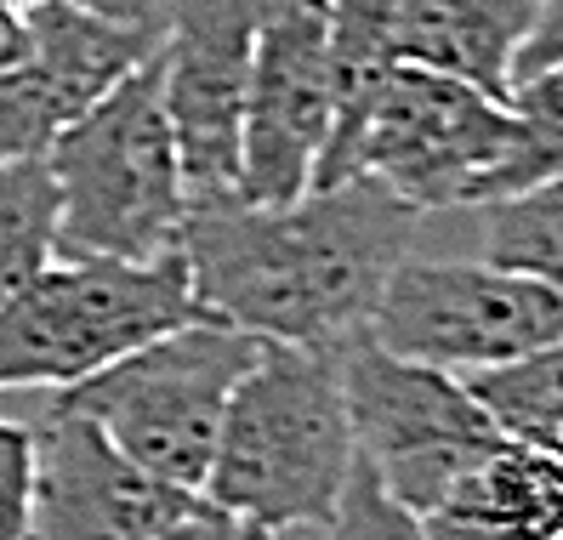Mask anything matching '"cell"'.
Segmentation results:
<instances>
[{"label": "cell", "mask_w": 563, "mask_h": 540, "mask_svg": "<svg viewBox=\"0 0 563 540\" xmlns=\"http://www.w3.org/2000/svg\"><path fill=\"white\" fill-rule=\"evenodd\" d=\"M183 489L125 461L80 410L52 398L35 421V495L23 540H148L183 513Z\"/></svg>", "instance_id": "7c38bea8"}, {"label": "cell", "mask_w": 563, "mask_h": 540, "mask_svg": "<svg viewBox=\"0 0 563 540\" xmlns=\"http://www.w3.org/2000/svg\"><path fill=\"white\" fill-rule=\"evenodd\" d=\"M393 18L399 0H324L330 23V143L319 154L313 188L353 177V143L376 109V91L393 75Z\"/></svg>", "instance_id": "9a60e30c"}, {"label": "cell", "mask_w": 563, "mask_h": 540, "mask_svg": "<svg viewBox=\"0 0 563 540\" xmlns=\"http://www.w3.org/2000/svg\"><path fill=\"white\" fill-rule=\"evenodd\" d=\"M35 495V427L0 416V540H23Z\"/></svg>", "instance_id": "44dd1931"}, {"label": "cell", "mask_w": 563, "mask_h": 540, "mask_svg": "<svg viewBox=\"0 0 563 540\" xmlns=\"http://www.w3.org/2000/svg\"><path fill=\"white\" fill-rule=\"evenodd\" d=\"M324 540H427L421 518H410L399 500H393L371 466H353V478L336 500V518L324 524Z\"/></svg>", "instance_id": "ffe728a7"}, {"label": "cell", "mask_w": 563, "mask_h": 540, "mask_svg": "<svg viewBox=\"0 0 563 540\" xmlns=\"http://www.w3.org/2000/svg\"><path fill=\"white\" fill-rule=\"evenodd\" d=\"M41 159L57 183V256L154 262L177 251L188 183L159 91V52L63 125Z\"/></svg>", "instance_id": "3957f363"}, {"label": "cell", "mask_w": 563, "mask_h": 540, "mask_svg": "<svg viewBox=\"0 0 563 540\" xmlns=\"http://www.w3.org/2000/svg\"><path fill=\"white\" fill-rule=\"evenodd\" d=\"M536 12L541 0H399L393 57L507 103Z\"/></svg>", "instance_id": "4fadbf2b"}, {"label": "cell", "mask_w": 563, "mask_h": 540, "mask_svg": "<svg viewBox=\"0 0 563 540\" xmlns=\"http://www.w3.org/2000/svg\"><path fill=\"white\" fill-rule=\"evenodd\" d=\"M364 335L399 359L473 376L563 342V290L489 267L484 256L433 262L410 251L393 267Z\"/></svg>", "instance_id": "52a82bcc"}, {"label": "cell", "mask_w": 563, "mask_h": 540, "mask_svg": "<svg viewBox=\"0 0 563 540\" xmlns=\"http://www.w3.org/2000/svg\"><path fill=\"white\" fill-rule=\"evenodd\" d=\"M507 109H512V154L501 165V177H495L489 199L563 177V63H558V69L512 80ZM489 199H484V206H489Z\"/></svg>", "instance_id": "d6986e66"}, {"label": "cell", "mask_w": 563, "mask_h": 540, "mask_svg": "<svg viewBox=\"0 0 563 540\" xmlns=\"http://www.w3.org/2000/svg\"><path fill=\"white\" fill-rule=\"evenodd\" d=\"M0 7H12V12H23V18H29L35 7H46V0H0Z\"/></svg>", "instance_id": "484cf974"}, {"label": "cell", "mask_w": 563, "mask_h": 540, "mask_svg": "<svg viewBox=\"0 0 563 540\" xmlns=\"http://www.w3.org/2000/svg\"><path fill=\"white\" fill-rule=\"evenodd\" d=\"M416 228L410 199L347 177L290 206L200 199L177 251L200 319L279 348H336L371 324L393 267L416 251Z\"/></svg>", "instance_id": "6da1fadb"}, {"label": "cell", "mask_w": 563, "mask_h": 540, "mask_svg": "<svg viewBox=\"0 0 563 540\" xmlns=\"http://www.w3.org/2000/svg\"><path fill=\"white\" fill-rule=\"evenodd\" d=\"M563 63V0H541V12H536V29H529V41L512 63V80L523 75H541V69H558Z\"/></svg>", "instance_id": "603a6c76"}, {"label": "cell", "mask_w": 563, "mask_h": 540, "mask_svg": "<svg viewBox=\"0 0 563 540\" xmlns=\"http://www.w3.org/2000/svg\"><path fill=\"white\" fill-rule=\"evenodd\" d=\"M262 0H165L159 91L172 114L188 206L240 199V120Z\"/></svg>", "instance_id": "30bf717a"}, {"label": "cell", "mask_w": 563, "mask_h": 540, "mask_svg": "<svg viewBox=\"0 0 563 540\" xmlns=\"http://www.w3.org/2000/svg\"><path fill=\"white\" fill-rule=\"evenodd\" d=\"M240 540H279V535H268V529H251V524H245V535H240Z\"/></svg>", "instance_id": "4316f807"}, {"label": "cell", "mask_w": 563, "mask_h": 540, "mask_svg": "<svg viewBox=\"0 0 563 540\" xmlns=\"http://www.w3.org/2000/svg\"><path fill=\"white\" fill-rule=\"evenodd\" d=\"M478 256L489 267H507V274L563 290V177L489 199Z\"/></svg>", "instance_id": "e0dca14e"}, {"label": "cell", "mask_w": 563, "mask_h": 540, "mask_svg": "<svg viewBox=\"0 0 563 540\" xmlns=\"http://www.w3.org/2000/svg\"><path fill=\"white\" fill-rule=\"evenodd\" d=\"M75 7L120 18V23H165V0H75Z\"/></svg>", "instance_id": "d4e9b609"}, {"label": "cell", "mask_w": 563, "mask_h": 540, "mask_svg": "<svg viewBox=\"0 0 563 540\" xmlns=\"http://www.w3.org/2000/svg\"><path fill=\"white\" fill-rule=\"evenodd\" d=\"M200 319L183 251L154 262L57 256L29 285L0 296V393L75 387L131 348Z\"/></svg>", "instance_id": "277c9868"}, {"label": "cell", "mask_w": 563, "mask_h": 540, "mask_svg": "<svg viewBox=\"0 0 563 540\" xmlns=\"http://www.w3.org/2000/svg\"><path fill=\"white\" fill-rule=\"evenodd\" d=\"M467 393L484 404V416L501 427L512 444L547 450L563 432V342H547L523 359H507L495 370H473Z\"/></svg>", "instance_id": "2e32d148"}, {"label": "cell", "mask_w": 563, "mask_h": 540, "mask_svg": "<svg viewBox=\"0 0 563 540\" xmlns=\"http://www.w3.org/2000/svg\"><path fill=\"white\" fill-rule=\"evenodd\" d=\"M165 41V23H120L75 0L29 12V57L0 75V159H41L63 125L109 97Z\"/></svg>", "instance_id": "8fae6325"}, {"label": "cell", "mask_w": 563, "mask_h": 540, "mask_svg": "<svg viewBox=\"0 0 563 540\" xmlns=\"http://www.w3.org/2000/svg\"><path fill=\"white\" fill-rule=\"evenodd\" d=\"M23 57H29V18L0 7V75H12Z\"/></svg>", "instance_id": "cb8c5ba5"}, {"label": "cell", "mask_w": 563, "mask_h": 540, "mask_svg": "<svg viewBox=\"0 0 563 540\" xmlns=\"http://www.w3.org/2000/svg\"><path fill=\"white\" fill-rule=\"evenodd\" d=\"M421 529L427 540H563V461L507 438L421 518Z\"/></svg>", "instance_id": "5bb4252c"}, {"label": "cell", "mask_w": 563, "mask_h": 540, "mask_svg": "<svg viewBox=\"0 0 563 540\" xmlns=\"http://www.w3.org/2000/svg\"><path fill=\"white\" fill-rule=\"evenodd\" d=\"M57 262V183L46 159H0V296Z\"/></svg>", "instance_id": "ac0fdd59"}, {"label": "cell", "mask_w": 563, "mask_h": 540, "mask_svg": "<svg viewBox=\"0 0 563 540\" xmlns=\"http://www.w3.org/2000/svg\"><path fill=\"white\" fill-rule=\"evenodd\" d=\"M358 466L336 348L262 342L228 393L206 500L251 529H324Z\"/></svg>", "instance_id": "7a4b0ae2"}, {"label": "cell", "mask_w": 563, "mask_h": 540, "mask_svg": "<svg viewBox=\"0 0 563 540\" xmlns=\"http://www.w3.org/2000/svg\"><path fill=\"white\" fill-rule=\"evenodd\" d=\"M330 143V23L324 0H262L245 120H240V199L290 206L313 194Z\"/></svg>", "instance_id": "9c48e42d"}, {"label": "cell", "mask_w": 563, "mask_h": 540, "mask_svg": "<svg viewBox=\"0 0 563 540\" xmlns=\"http://www.w3.org/2000/svg\"><path fill=\"white\" fill-rule=\"evenodd\" d=\"M336 353L353 450L410 518H427L484 455L507 444V432L450 370L387 353L364 330L336 342Z\"/></svg>", "instance_id": "8992f818"}, {"label": "cell", "mask_w": 563, "mask_h": 540, "mask_svg": "<svg viewBox=\"0 0 563 540\" xmlns=\"http://www.w3.org/2000/svg\"><path fill=\"white\" fill-rule=\"evenodd\" d=\"M245 524L240 518H228L222 506H211L206 495H188L183 500V513L177 518H165L148 540H240Z\"/></svg>", "instance_id": "7402d4cb"}, {"label": "cell", "mask_w": 563, "mask_h": 540, "mask_svg": "<svg viewBox=\"0 0 563 540\" xmlns=\"http://www.w3.org/2000/svg\"><path fill=\"white\" fill-rule=\"evenodd\" d=\"M256 353H262L256 335L234 324L188 319L143 348H131L97 376L63 387L57 404L80 410L148 478L172 484L183 495H200L228 393L240 387Z\"/></svg>", "instance_id": "5b68a950"}, {"label": "cell", "mask_w": 563, "mask_h": 540, "mask_svg": "<svg viewBox=\"0 0 563 540\" xmlns=\"http://www.w3.org/2000/svg\"><path fill=\"white\" fill-rule=\"evenodd\" d=\"M547 450H552V455H558V461H563V432H558V438H552V444H547Z\"/></svg>", "instance_id": "83f0119b"}, {"label": "cell", "mask_w": 563, "mask_h": 540, "mask_svg": "<svg viewBox=\"0 0 563 540\" xmlns=\"http://www.w3.org/2000/svg\"><path fill=\"white\" fill-rule=\"evenodd\" d=\"M512 154V109L495 97L393 63L353 143V177H376L427 211L484 206Z\"/></svg>", "instance_id": "ba28073f"}]
</instances>
